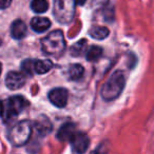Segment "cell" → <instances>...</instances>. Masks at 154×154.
<instances>
[{"instance_id": "8fae6325", "label": "cell", "mask_w": 154, "mask_h": 154, "mask_svg": "<svg viewBox=\"0 0 154 154\" xmlns=\"http://www.w3.org/2000/svg\"><path fill=\"white\" fill-rule=\"evenodd\" d=\"M31 26L35 32L42 33L51 26V21L45 17H34L31 20Z\"/></svg>"}, {"instance_id": "30bf717a", "label": "cell", "mask_w": 154, "mask_h": 154, "mask_svg": "<svg viewBox=\"0 0 154 154\" xmlns=\"http://www.w3.org/2000/svg\"><path fill=\"white\" fill-rule=\"evenodd\" d=\"M76 133V130H75V125L72 124V122H66L64 124L61 128L58 130L57 132V138L61 141H68L71 140L72 137L75 135Z\"/></svg>"}, {"instance_id": "603a6c76", "label": "cell", "mask_w": 154, "mask_h": 154, "mask_svg": "<svg viewBox=\"0 0 154 154\" xmlns=\"http://www.w3.org/2000/svg\"><path fill=\"white\" fill-rule=\"evenodd\" d=\"M2 113H3V105H2V103L0 101V116L2 115Z\"/></svg>"}, {"instance_id": "8992f818", "label": "cell", "mask_w": 154, "mask_h": 154, "mask_svg": "<svg viewBox=\"0 0 154 154\" xmlns=\"http://www.w3.org/2000/svg\"><path fill=\"white\" fill-rule=\"evenodd\" d=\"M70 141L73 152L76 154H84L90 145V139L84 132H76Z\"/></svg>"}, {"instance_id": "9c48e42d", "label": "cell", "mask_w": 154, "mask_h": 154, "mask_svg": "<svg viewBox=\"0 0 154 154\" xmlns=\"http://www.w3.org/2000/svg\"><path fill=\"white\" fill-rule=\"evenodd\" d=\"M34 126H35V128H36L37 132H38L41 136H45V135H48L52 131V129H53L50 119L45 115L39 116V117L35 120Z\"/></svg>"}, {"instance_id": "6da1fadb", "label": "cell", "mask_w": 154, "mask_h": 154, "mask_svg": "<svg viewBox=\"0 0 154 154\" xmlns=\"http://www.w3.org/2000/svg\"><path fill=\"white\" fill-rule=\"evenodd\" d=\"M126 78L122 71H116L111 75L109 79L107 80L101 89V97L105 100L111 101L116 99L125 88Z\"/></svg>"}, {"instance_id": "5bb4252c", "label": "cell", "mask_w": 154, "mask_h": 154, "mask_svg": "<svg viewBox=\"0 0 154 154\" xmlns=\"http://www.w3.org/2000/svg\"><path fill=\"white\" fill-rule=\"evenodd\" d=\"M52 66H53V63L51 60L45 59L34 61V71L37 74H45L51 70Z\"/></svg>"}, {"instance_id": "5b68a950", "label": "cell", "mask_w": 154, "mask_h": 154, "mask_svg": "<svg viewBox=\"0 0 154 154\" xmlns=\"http://www.w3.org/2000/svg\"><path fill=\"white\" fill-rule=\"evenodd\" d=\"M26 105V101L22 96H13L9 98L3 106L2 116L5 120H11L15 118L24 109Z\"/></svg>"}, {"instance_id": "7a4b0ae2", "label": "cell", "mask_w": 154, "mask_h": 154, "mask_svg": "<svg viewBox=\"0 0 154 154\" xmlns=\"http://www.w3.org/2000/svg\"><path fill=\"white\" fill-rule=\"evenodd\" d=\"M41 48L48 55H60L66 49L64 37L61 31L56 30L47 35L41 41Z\"/></svg>"}, {"instance_id": "e0dca14e", "label": "cell", "mask_w": 154, "mask_h": 154, "mask_svg": "<svg viewBox=\"0 0 154 154\" xmlns=\"http://www.w3.org/2000/svg\"><path fill=\"white\" fill-rule=\"evenodd\" d=\"M31 9L35 12V13H45L49 9V3L47 0H33L31 3Z\"/></svg>"}, {"instance_id": "ac0fdd59", "label": "cell", "mask_w": 154, "mask_h": 154, "mask_svg": "<svg viewBox=\"0 0 154 154\" xmlns=\"http://www.w3.org/2000/svg\"><path fill=\"white\" fill-rule=\"evenodd\" d=\"M101 55H103V49L99 47H96V45L91 47L87 51V59L89 61H95V60L99 59Z\"/></svg>"}, {"instance_id": "7402d4cb", "label": "cell", "mask_w": 154, "mask_h": 154, "mask_svg": "<svg viewBox=\"0 0 154 154\" xmlns=\"http://www.w3.org/2000/svg\"><path fill=\"white\" fill-rule=\"evenodd\" d=\"M86 1H87V0H75V3H76V5H85V3H86Z\"/></svg>"}, {"instance_id": "52a82bcc", "label": "cell", "mask_w": 154, "mask_h": 154, "mask_svg": "<svg viewBox=\"0 0 154 154\" xmlns=\"http://www.w3.org/2000/svg\"><path fill=\"white\" fill-rule=\"evenodd\" d=\"M26 82V75L20 72L12 71L5 77V85L11 90H17L21 88Z\"/></svg>"}, {"instance_id": "d6986e66", "label": "cell", "mask_w": 154, "mask_h": 154, "mask_svg": "<svg viewBox=\"0 0 154 154\" xmlns=\"http://www.w3.org/2000/svg\"><path fill=\"white\" fill-rule=\"evenodd\" d=\"M21 69L23 71L24 75L26 76H32L33 73L35 72L34 71V61L32 59H28V60H24L21 64Z\"/></svg>"}, {"instance_id": "3957f363", "label": "cell", "mask_w": 154, "mask_h": 154, "mask_svg": "<svg viewBox=\"0 0 154 154\" xmlns=\"http://www.w3.org/2000/svg\"><path fill=\"white\" fill-rule=\"evenodd\" d=\"M75 0H54L53 13L60 23H69L73 20L75 13Z\"/></svg>"}, {"instance_id": "cb8c5ba5", "label": "cell", "mask_w": 154, "mask_h": 154, "mask_svg": "<svg viewBox=\"0 0 154 154\" xmlns=\"http://www.w3.org/2000/svg\"><path fill=\"white\" fill-rule=\"evenodd\" d=\"M0 74H1V63H0Z\"/></svg>"}, {"instance_id": "ffe728a7", "label": "cell", "mask_w": 154, "mask_h": 154, "mask_svg": "<svg viewBox=\"0 0 154 154\" xmlns=\"http://www.w3.org/2000/svg\"><path fill=\"white\" fill-rule=\"evenodd\" d=\"M110 150V143L108 140H105L98 146L95 150L91 152V154H108Z\"/></svg>"}, {"instance_id": "44dd1931", "label": "cell", "mask_w": 154, "mask_h": 154, "mask_svg": "<svg viewBox=\"0 0 154 154\" xmlns=\"http://www.w3.org/2000/svg\"><path fill=\"white\" fill-rule=\"evenodd\" d=\"M12 0H0V10L7 9L11 5Z\"/></svg>"}, {"instance_id": "2e32d148", "label": "cell", "mask_w": 154, "mask_h": 154, "mask_svg": "<svg viewBox=\"0 0 154 154\" xmlns=\"http://www.w3.org/2000/svg\"><path fill=\"white\" fill-rule=\"evenodd\" d=\"M87 50V40L82 39V40L77 41L75 45L71 47V54L73 56H82L86 53Z\"/></svg>"}, {"instance_id": "7c38bea8", "label": "cell", "mask_w": 154, "mask_h": 154, "mask_svg": "<svg viewBox=\"0 0 154 154\" xmlns=\"http://www.w3.org/2000/svg\"><path fill=\"white\" fill-rule=\"evenodd\" d=\"M12 37L15 39H22L26 35V26L22 20H15L11 26Z\"/></svg>"}, {"instance_id": "4fadbf2b", "label": "cell", "mask_w": 154, "mask_h": 154, "mask_svg": "<svg viewBox=\"0 0 154 154\" xmlns=\"http://www.w3.org/2000/svg\"><path fill=\"white\" fill-rule=\"evenodd\" d=\"M109 29L106 26H93L89 31V35L97 40H103L109 36Z\"/></svg>"}, {"instance_id": "277c9868", "label": "cell", "mask_w": 154, "mask_h": 154, "mask_svg": "<svg viewBox=\"0 0 154 154\" xmlns=\"http://www.w3.org/2000/svg\"><path fill=\"white\" fill-rule=\"evenodd\" d=\"M32 134V125L29 120H22L14 126L10 132L9 139L15 147H21L29 141Z\"/></svg>"}, {"instance_id": "9a60e30c", "label": "cell", "mask_w": 154, "mask_h": 154, "mask_svg": "<svg viewBox=\"0 0 154 154\" xmlns=\"http://www.w3.org/2000/svg\"><path fill=\"white\" fill-rule=\"evenodd\" d=\"M84 66L82 64H72L70 66L69 68V76H70V79L72 80H77V79H80L84 75Z\"/></svg>"}, {"instance_id": "ba28073f", "label": "cell", "mask_w": 154, "mask_h": 154, "mask_svg": "<svg viewBox=\"0 0 154 154\" xmlns=\"http://www.w3.org/2000/svg\"><path fill=\"white\" fill-rule=\"evenodd\" d=\"M49 99L54 106L58 108H63L68 101V92L62 88H56L50 91Z\"/></svg>"}]
</instances>
